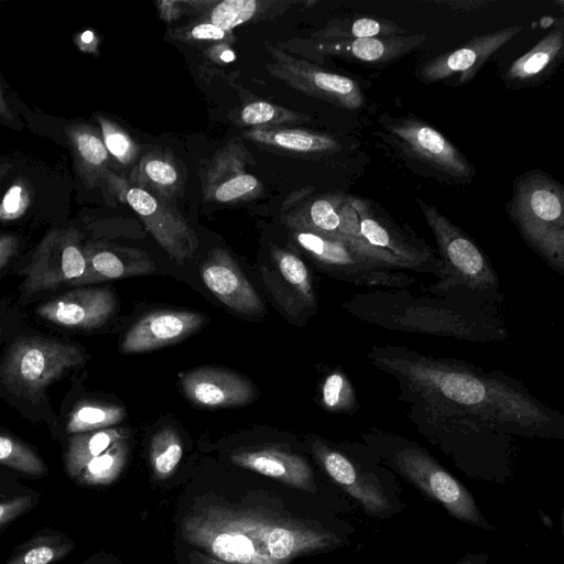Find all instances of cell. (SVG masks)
<instances>
[{"mask_svg":"<svg viewBox=\"0 0 564 564\" xmlns=\"http://www.w3.org/2000/svg\"><path fill=\"white\" fill-rule=\"evenodd\" d=\"M367 358L394 379L406 408L479 422L516 437L564 435V416L503 372L394 345L373 346Z\"/></svg>","mask_w":564,"mask_h":564,"instance_id":"cell-1","label":"cell"},{"mask_svg":"<svg viewBox=\"0 0 564 564\" xmlns=\"http://www.w3.org/2000/svg\"><path fill=\"white\" fill-rule=\"evenodd\" d=\"M344 306L358 319L393 330L475 343L509 337L499 310L435 295H413L406 289L358 293Z\"/></svg>","mask_w":564,"mask_h":564,"instance_id":"cell-2","label":"cell"},{"mask_svg":"<svg viewBox=\"0 0 564 564\" xmlns=\"http://www.w3.org/2000/svg\"><path fill=\"white\" fill-rule=\"evenodd\" d=\"M436 246L443 275L429 291L435 296L500 311L499 275L486 253L438 208L415 197Z\"/></svg>","mask_w":564,"mask_h":564,"instance_id":"cell-3","label":"cell"},{"mask_svg":"<svg viewBox=\"0 0 564 564\" xmlns=\"http://www.w3.org/2000/svg\"><path fill=\"white\" fill-rule=\"evenodd\" d=\"M361 438L382 465L440 503L452 517L484 530H492L471 492L420 444L378 427L366 430Z\"/></svg>","mask_w":564,"mask_h":564,"instance_id":"cell-4","label":"cell"},{"mask_svg":"<svg viewBox=\"0 0 564 564\" xmlns=\"http://www.w3.org/2000/svg\"><path fill=\"white\" fill-rule=\"evenodd\" d=\"M507 213L524 242L555 272L564 274V188L534 169L518 175Z\"/></svg>","mask_w":564,"mask_h":564,"instance_id":"cell-5","label":"cell"},{"mask_svg":"<svg viewBox=\"0 0 564 564\" xmlns=\"http://www.w3.org/2000/svg\"><path fill=\"white\" fill-rule=\"evenodd\" d=\"M263 513L207 506L183 520V538L210 554L232 564H276L263 543Z\"/></svg>","mask_w":564,"mask_h":564,"instance_id":"cell-6","label":"cell"},{"mask_svg":"<svg viewBox=\"0 0 564 564\" xmlns=\"http://www.w3.org/2000/svg\"><path fill=\"white\" fill-rule=\"evenodd\" d=\"M313 453L325 473L368 516L387 519L402 508L394 477L367 445L340 449L316 441Z\"/></svg>","mask_w":564,"mask_h":564,"instance_id":"cell-7","label":"cell"},{"mask_svg":"<svg viewBox=\"0 0 564 564\" xmlns=\"http://www.w3.org/2000/svg\"><path fill=\"white\" fill-rule=\"evenodd\" d=\"M312 192V187H304L284 202L281 219L285 226L345 241L388 269L411 270L404 261L361 237L350 195L334 192L313 196Z\"/></svg>","mask_w":564,"mask_h":564,"instance_id":"cell-8","label":"cell"},{"mask_svg":"<svg viewBox=\"0 0 564 564\" xmlns=\"http://www.w3.org/2000/svg\"><path fill=\"white\" fill-rule=\"evenodd\" d=\"M380 135L404 160L424 167L444 182L468 185L476 175L475 166L441 131L426 121L405 115L379 118Z\"/></svg>","mask_w":564,"mask_h":564,"instance_id":"cell-9","label":"cell"},{"mask_svg":"<svg viewBox=\"0 0 564 564\" xmlns=\"http://www.w3.org/2000/svg\"><path fill=\"white\" fill-rule=\"evenodd\" d=\"M83 360L77 346L40 337L19 338L4 357L1 377L11 390L35 400L47 386Z\"/></svg>","mask_w":564,"mask_h":564,"instance_id":"cell-10","label":"cell"},{"mask_svg":"<svg viewBox=\"0 0 564 564\" xmlns=\"http://www.w3.org/2000/svg\"><path fill=\"white\" fill-rule=\"evenodd\" d=\"M293 238L318 264L355 285L398 290L416 282L414 276L375 262L345 241L301 230H293Z\"/></svg>","mask_w":564,"mask_h":564,"instance_id":"cell-11","label":"cell"},{"mask_svg":"<svg viewBox=\"0 0 564 564\" xmlns=\"http://www.w3.org/2000/svg\"><path fill=\"white\" fill-rule=\"evenodd\" d=\"M360 235L372 247L404 261L411 271L429 273L440 280L443 265L437 252L410 228L395 223L377 203L350 195Z\"/></svg>","mask_w":564,"mask_h":564,"instance_id":"cell-12","label":"cell"},{"mask_svg":"<svg viewBox=\"0 0 564 564\" xmlns=\"http://www.w3.org/2000/svg\"><path fill=\"white\" fill-rule=\"evenodd\" d=\"M265 48L270 55V61L264 64L267 72L291 88L339 108L357 110L364 107L365 94L355 79L294 57L272 43H265Z\"/></svg>","mask_w":564,"mask_h":564,"instance_id":"cell-13","label":"cell"},{"mask_svg":"<svg viewBox=\"0 0 564 564\" xmlns=\"http://www.w3.org/2000/svg\"><path fill=\"white\" fill-rule=\"evenodd\" d=\"M86 259L74 228L48 232L22 270L26 293L54 290L83 276Z\"/></svg>","mask_w":564,"mask_h":564,"instance_id":"cell-14","label":"cell"},{"mask_svg":"<svg viewBox=\"0 0 564 564\" xmlns=\"http://www.w3.org/2000/svg\"><path fill=\"white\" fill-rule=\"evenodd\" d=\"M522 29L520 25H513L475 36L456 50L421 63L415 67L414 75L424 84H467L474 79L488 58Z\"/></svg>","mask_w":564,"mask_h":564,"instance_id":"cell-15","label":"cell"},{"mask_svg":"<svg viewBox=\"0 0 564 564\" xmlns=\"http://www.w3.org/2000/svg\"><path fill=\"white\" fill-rule=\"evenodd\" d=\"M111 185L121 193L120 198L128 203L153 238L176 263L183 264L195 257L198 238L186 219L170 204L134 186Z\"/></svg>","mask_w":564,"mask_h":564,"instance_id":"cell-16","label":"cell"},{"mask_svg":"<svg viewBox=\"0 0 564 564\" xmlns=\"http://www.w3.org/2000/svg\"><path fill=\"white\" fill-rule=\"evenodd\" d=\"M253 158L246 145L237 138L217 151L202 176V193L205 202L218 204H239L262 195V183L247 165Z\"/></svg>","mask_w":564,"mask_h":564,"instance_id":"cell-17","label":"cell"},{"mask_svg":"<svg viewBox=\"0 0 564 564\" xmlns=\"http://www.w3.org/2000/svg\"><path fill=\"white\" fill-rule=\"evenodd\" d=\"M263 543L276 564L301 555L327 552L345 543L343 536L319 525L264 516Z\"/></svg>","mask_w":564,"mask_h":564,"instance_id":"cell-18","label":"cell"},{"mask_svg":"<svg viewBox=\"0 0 564 564\" xmlns=\"http://www.w3.org/2000/svg\"><path fill=\"white\" fill-rule=\"evenodd\" d=\"M180 379L187 399L205 409L245 405L257 395L251 381L224 368H195L181 373Z\"/></svg>","mask_w":564,"mask_h":564,"instance_id":"cell-19","label":"cell"},{"mask_svg":"<svg viewBox=\"0 0 564 564\" xmlns=\"http://www.w3.org/2000/svg\"><path fill=\"white\" fill-rule=\"evenodd\" d=\"M116 296L109 289H76L41 304L36 312L44 319L65 327L91 329L115 313Z\"/></svg>","mask_w":564,"mask_h":564,"instance_id":"cell-20","label":"cell"},{"mask_svg":"<svg viewBox=\"0 0 564 564\" xmlns=\"http://www.w3.org/2000/svg\"><path fill=\"white\" fill-rule=\"evenodd\" d=\"M272 267L262 269L267 288L291 315H300L316 306L312 276L306 264L293 252L273 247Z\"/></svg>","mask_w":564,"mask_h":564,"instance_id":"cell-21","label":"cell"},{"mask_svg":"<svg viewBox=\"0 0 564 564\" xmlns=\"http://www.w3.org/2000/svg\"><path fill=\"white\" fill-rule=\"evenodd\" d=\"M207 289L226 306L246 315L263 312V303L231 256L214 248L200 268Z\"/></svg>","mask_w":564,"mask_h":564,"instance_id":"cell-22","label":"cell"},{"mask_svg":"<svg viewBox=\"0 0 564 564\" xmlns=\"http://www.w3.org/2000/svg\"><path fill=\"white\" fill-rule=\"evenodd\" d=\"M205 317L193 311L161 310L142 316L126 333L121 349L143 352L180 341L198 330Z\"/></svg>","mask_w":564,"mask_h":564,"instance_id":"cell-23","label":"cell"},{"mask_svg":"<svg viewBox=\"0 0 564 564\" xmlns=\"http://www.w3.org/2000/svg\"><path fill=\"white\" fill-rule=\"evenodd\" d=\"M425 34H402L386 37L317 40L311 45L322 55L336 56L369 65H387L420 47Z\"/></svg>","mask_w":564,"mask_h":564,"instance_id":"cell-24","label":"cell"},{"mask_svg":"<svg viewBox=\"0 0 564 564\" xmlns=\"http://www.w3.org/2000/svg\"><path fill=\"white\" fill-rule=\"evenodd\" d=\"M84 254L85 273L70 285L82 286L104 280L150 274L156 269L149 254L137 248L91 245Z\"/></svg>","mask_w":564,"mask_h":564,"instance_id":"cell-25","label":"cell"},{"mask_svg":"<svg viewBox=\"0 0 564 564\" xmlns=\"http://www.w3.org/2000/svg\"><path fill=\"white\" fill-rule=\"evenodd\" d=\"M563 55L564 23L560 19L531 50L511 62L501 76L502 82L510 88L538 85L555 70Z\"/></svg>","mask_w":564,"mask_h":564,"instance_id":"cell-26","label":"cell"},{"mask_svg":"<svg viewBox=\"0 0 564 564\" xmlns=\"http://www.w3.org/2000/svg\"><path fill=\"white\" fill-rule=\"evenodd\" d=\"M230 460L247 468L274 478L291 487L315 492L314 473L308 463L301 456L275 447H263L254 451L236 452Z\"/></svg>","mask_w":564,"mask_h":564,"instance_id":"cell-27","label":"cell"},{"mask_svg":"<svg viewBox=\"0 0 564 564\" xmlns=\"http://www.w3.org/2000/svg\"><path fill=\"white\" fill-rule=\"evenodd\" d=\"M202 13V19L224 30L232 31L247 22L275 18L292 6L299 3L290 0H198L184 1Z\"/></svg>","mask_w":564,"mask_h":564,"instance_id":"cell-28","label":"cell"},{"mask_svg":"<svg viewBox=\"0 0 564 564\" xmlns=\"http://www.w3.org/2000/svg\"><path fill=\"white\" fill-rule=\"evenodd\" d=\"M185 180L180 162L165 150L147 152L131 173L134 187L170 205L183 194Z\"/></svg>","mask_w":564,"mask_h":564,"instance_id":"cell-29","label":"cell"},{"mask_svg":"<svg viewBox=\"0 0 564 564\" xmlns=\"http://www.w3.org/2000/svg\"><path fill=\"white\" fill-rule=\"evenodd\" d=\"M245 137L272 151L318 156L340 151L341 143L330 134L297 128L248 129Z\"/></svg>","mask_w":564,"mask_h":564,"instance_id":"cell-30","label":"cell"},{"mask_svg":"<svg viewBox=\"0 0 564 564\" xmlns=\"http://www.w3.org/2000/svg\"><path fill=\"white\" fill-rule=\"evenodd\" d=\"M75 547L74 540L64 531L44 527L17 544L4 564H55Z\"/></svg>","mask_w":564,"mask_h":564,"instance_id":"cell-31","label":"cell"},{"mask_svg":"<svg viewBox=\"0 0 564 564\" xmlns=\"http://www.w3.org/2000/svg\"><path fill=\"white\" fill-rule=\"evenodd\" d=\"M66 134L73 148L78 174L87 187L109 172L107 170L109 153L102 138L87 124H73L66 128Z\"/></svg>","mask_w":564,"mask_h":564,"instance_id":"cell-32","label":"cell"},{"mask_svg":"<svg viewBox=\"0 0 564 564\" xmlns=\"http://www.w3.org/2000/svg\"><path fill=\"white\" fill-rule=\"evenodd\" d=\"M127 438L128 431L126 429L113 426L69 435L63 456L67 477L73 480L90 459L100 455L113 443Z\"/></svg>","mask_w":564,"mask_h":564,"instance_id":"cell-33","label":"cell"},{"mask_svg":"<svg viewBox=\"0 0 564 564\" xmlns=\"http://www.w3.org/2000/svg\"><path fill=\"white\" fill-rule=\"evenodd\" d=\"M402 34H405V30L391 20L372 15H356L328 22L315 36L317 40H347Z\"/></svg>","mask_w":564,"mask_h":564,"instance_id":"cell-34","label":"cell"},{"mask_svg":"<svg viewBox=\"0 0 564 564\" xmlns=\"http://www.w3.org/2000/svg\"><path fill=\"white\" fill-rule=\"evenodd\" d=\"M129 453L127 440L113 443L90 459L72 480L76 486L93 488L111 485L121 475Z\"/></svg>","mask_w":564,"mask_h":564,"instance_id":"cell-35","label":"cell"},{"mask_svg":"<svg viewBox=\"0 0 564 564\" xmlns=\"http://www.w3.org/2000/svg\"><path fill=\"white\" fill-rule=\"evenodd\" d=\"M126 411L122 406L94 401L78 403L66 424L70 435L111 427L123 420Z\"/></svg>","mask_w":564,"mask_h":564,"instance_id":"cell-36","label":"cell"},{"mask_svg":"<svg viewBox=\"0 0 564 564\" xmlns=\"http://www.w3.org/2000/svg\"><path fill=\"white\" fill-rule=\"evenodd\" d=\"M311 118L264 100H252L245 104L238 111V121L250 129L281 128L290 123H302Z\"/></svg>","mask_w":564,"mask_h":564,"instance_id":"cell-37","label":"cell"},{"mask_svg":"<svg viewBox=\"0 0 564 564\" xmlns=\"http://www.w3.org/2000/svg\"><path fill=\"white\" fill-rule=\"evenodd\" d=\"M0 465L28 478H41L48 468L41 456L28 444L0 434Z\"/></svg>","mask_w":564,"mask_h":564,"instance_id":"cell-38","label":"cell"},{"mask_svg":"<svg viewBox=\"0 0 564 564\" xmlns=\"http://www.w3.org/2000/svg\"><path fill=\"white\" fill-rule=\"evenodd\" d=\"M150 464L156 479L170 477L183 456V445L177 432L172 427L159 430L150 442Z\"/></svg>","mask_w":564,"mask_h":564,"instance_id":"cell-39","label":"cell"},{"mask_svg":"<svg viewBox=\"0 0 564 564\" xmlns=\"http://www.w3.org/2000/svg\"><path fill=\"white\" fill-rule=\"evenodd\" d=\"M322 403L326 410L339 413H352L358 408L354 387L343 371L335 370L324 380Z\"/></svg>","mask_w":564,"mask_h":564,"instance_id":"cell-40","label":"cell"},{"mask_svg":"<svg viewBox=\"0 0 564 564\" xmlns=\"http://www.w3.org/2000/svg\"><path fill=\"white\" fill-rule=\"evenodd\" d=\"M101 129L105 147L118 162L121 164L131 163L138 152L139 147L130 134L112 120L104 117H97Z\"/></svg>","mask_w":564,"mask_h":564,"instance_id":"cell-41","label":"cell"},{"mask_svg":"<svg viewBox=\"0 0 564 564\" xmlns=\"http://www.w3.org/2000/svg\"><path fill=\"white\" fill-rule=\"evenodd\" d=\"M167 35L175 41L189 42H215L230 44L235 41L232 31L224 30L208 21H199L183 26L173 28Z\"/></svg>","mask_w":564,"mask_h":564,"instance_id":"cell-42","label":"cell"},{"mask_svg":"<svg viewBox=\"0 0 564 564\" xmlns=\"http://www.w3.org/2000/svg\"><path fill=\"white\" fill-rule=\"evenodd\" d=\"M41 496L40 491L33 490L29 494L0 500V535L15 520L34 509Z\"/></svg>","mask_w":564,"mask_h":564,"instance_id":"cell-43","label":"cell"},{"mask_svg":"<svg viewBox=\"0 0 564 564\" xmlns=\"http://www.w3.org/2000/svg\"><path fill=\"white\" fill-rule=\"evenodd\" d=\"M30 205L28 185L22 178L17 180L7 191L0 203V220H13L24 214Z\"/></svg>","mask_w":564,"mask_h":564,"instance_id":"cell-44","label":"cell"},{"mask_svg":"<svg viewBox=\"0 0 564 564\" xmlns=\"http://www.w3.org/2000/svg\"><path fill=\"white\" fill-rule=\"evenodd\" d=\"M492 3V1L488 0H437L431 2V4H434L442 10L458 13L482 10Z\"/></svg>","mask_w":564,"mask_h":564,"instance_id":"cell-45","label":"cell"},{"mask_svg":"<svg viewBox=\"0 0 564 564\" xmlns=\"http://www.w3.org/2000/svg\"><path fill=\"white\" fill-rule=\"evenodd\" d=\"M31 491H33V489L21 485L13 473L0 470V500L29 494Z\"/></svg>","mask_w":564,"mask_h":564,"instance_id":"cell-46","label":"cell"},{"mask_svg":"<svg viewBox=\"0 0 564 564\" xmlns=\"http://www.w3.org/2000/svg\"><path fill=\"white\" fill-rule=\"evenodd\" d=\"M155 6L160 18L167 23L180 19L186 9L184 1L177 0H161L156 1Z\"/></svg>","mask_w":564,"mask_h":564,"instance_id":"cell-47","label":"cell"},{"mask_svg":"<svg viewBox=\"0 0 564 564\" xmlns=\"http://www.w3.org/2000/svg\"><path fill=\"white\" fill-rule=\"evenodd\" d=\"M18 246L19 241L14 236L0 235V270L9 262Z\"/></svg>","mask_w":564,"mask_h":564,"instance_id":"cell-48","label":"cell"},{"mask_svg":"<svg viewBox=\"0 0 564 564\" xmlns=\"http://www.w3.org/2000/svg\"><path fill=\"white\" fill-rule=\"evenodd\" d=\"M206 53L212 61L219 63H230L236 58L235 52L226 43H217L207 48Z\"/></svg>","mask_w":564,"mask_h":564,"instance_id":"cell-49","label":"cell"},{"mask_svg":"<svg viewBox=\"0 0 564 564\" xmlns=\"http://www.w3.org/2000/svg\"><path fill=\"white\" fill-rule=\"evenodd\" d=\"M488 555L486 553H467L456 564H487Z\"/></svg>","mask_w":564,"mask_h":564,"instance_id":"cell-50","label":"cell"},{"mask_svg":"<svg viewBox=\"0 0 564 564\" xmlns=\"http://www.w3.org/2000/svg\"><path fill=\"white\" fill-rule=\"evenodd\" d=\"M191 558H192L193 564H232V563H227V562L217 560L210 555H205V554L196 553V552L192 553Z\"/></svg>","mask_w":564,"mask_h":564,"instance_id":"cell-51","label":"cell"},{"mask_svg":"<svg viewBox=\"0 0 564 564\" xmlns=\"http://www.w3.org/2000/svg\"><path fill=\"white\" fill-rule=\"evenodd\" d=\"M0 118L4 120H9L12 118L11 111L3 98L1 86H0Z\"/></svg>","mask_w":564,"mask_h":564,"instance_id":"cell-52","label":"cell"},{"mask_svg":"<svg viewBox=\"0 0 564 564\" xmlns=\"http://www.w3.org/2000/svg\"><path fill=\"white\" fill-rule=\"evenodd\" d=\"M78 564H108L106 561V556L101 554H95L86 560H84L82 563Z\"/></svg>","mask_w":564,"mask_h":564,"instance_id":"cell-53","label":"cell"},{"mask_svg":"<svg viewBox=\"0 0 564 564\" xmlns=\"http://www.w3.org/2000/svg\"><path fill=\"white\" fill-rule=\"evenodd\" d=\"M11 170V165L8 163H0V181Z\"/></svg>","mask_w":564,"mask_h":564,"instance_id":"cell-54","label":"cell"},{"mask_svg":"<svg viewBox=\"0 0 564 564\" xmlns=\"http://www.w3.org/2000/svg\"><path fill=\"white\" fill-rule=\"evenodd\" d=\"M0 334H1V328H0Z\"/></svg>","mask_w":564,"mask_h":564,"instance_id":"cell-55","label":"cell"}]
</instances>
